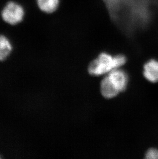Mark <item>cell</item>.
Returning a JSON list of instances; mask_svg holds the SVG:
<instances>
[{"mask_svg": "<svg viewBox=\"0 0 158 159\" xmlns=\"http://www.w3.org/2000/svg\"><path fill=\"white\" fill-rule=\"evenodd\" d=\"M128 82V75L126 72L119 69L114 70L108 73L102 80L101 92L106 98H115L125 90Z\"/></svg>", "mask_w": 158, "mask_h": 159, "instance_id": "cell-1", "label": "cell"}, {"mask_svg": "<svg viewBox=\"0 0 158 159\" xmlns=\"http://www.w3.org/2000/svg\"><path fill=\"white\" fill-rule=\"evenodd\" d=\"M126 58L124 55H118L112 56L106 53H102L98 58L93 60L88 66V72L93 76H100L114 70L118 69L126 63Z\"/></svg>", "mask_w": 158, "mask_h": 159, "instance_id": "cell-2", "label": "cell"}, {"mask_svg": "<svg viewBox=\"0 0 158 159\" xmlns=\"http://www.w3.org/2000/svg\"><path fill=\"white\" fill-rule=\"evenodd\" d=\"M25 12L21 5L9 2L2 11V17L5 22L11 25H16L21 22L24 18Z\"/></svg>", "mask_w": 158, "mask_h": 159, "instance_id": "cell-3", "label": "cell"}, {"mask_svg": "<svg viewBox=\"0 0 158 159\" xmlns=\"http://www.w3.org/2000/svg\"><path fill=\"white\" fill-rule=\"evenodd\" d=\"M143 74L146 80L151 83L158 81V61L156 60H149L144 66Z\"/></svg>", "mask_w": 158, "mask_h": 159, "instance_id": "cell-4", "label": "cell"}, {"mask_svg": "<svg viewBox=\"0 0 158 159\" xmlns=\"http://www.w3.org/2000/svg\"><path fill=\"white\" fill-rule=\"evenodd\" d=\"M39 8L43 12L50 14L58 8L60 0H37Z\"/></svg>", "mask_w": 158, "mask_h": 159, "instance_id": "cell-5", "label": "cell"}, {"mask_svg": "<svg viewBox=\"0 0 158 159\" xmlns=\"http://www.w3.org/2000/svg\"><path fill=\"white\" fill-rule=\"evenodd\" d=\"M12 49V45L9 39L4 35H0V61L5 60Z\"/></svg>", "mask_w": 158, "mask_h": 159, "instance_id": "cell-6", "label": "cell"}, {"mask_svg": "<svg viewBox=\"0 0 158 159\" xmlns=\"http://www.w3.org/2000/svg\"><path fill=\"white\" fill-rule=\"evenodd\" d=\"M146 159H158V150L156 149H151L146 153Z\"/></svg>", "mask_w": 158, "mask_h": 159, "instance_id": "cell-7", "label": "cell"}, {"mask_svg": "<svg viewBox=\"0 0 158 159\" xmlns=\"http://www.w3.org/2000/svg\"><path fill=\"white\" fill-rule=\"evenodd\" d=\"M0 158H1V157H0Z\"/></svg>", "mask_w": 158, "mask_h": 159, "instance_id": "cell-8", "label": "cell"}]
</instances>
